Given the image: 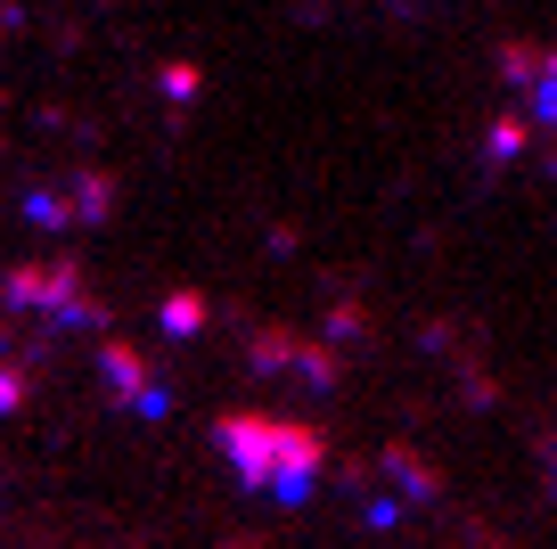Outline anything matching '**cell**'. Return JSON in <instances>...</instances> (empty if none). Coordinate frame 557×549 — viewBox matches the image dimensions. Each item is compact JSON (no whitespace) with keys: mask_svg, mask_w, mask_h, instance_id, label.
Masks as SVG:
<instances>
[{"mask_svg":"<svg viewBox=\"0 0 557 549\" xmlns=\"http://www.w3.org/2000/svg\"><path fill=\"white\" fill-rule=\"evenodd\" d=\"M99 369H107V394H115L132 418H164V411H173V386L148 369V353H132V344H99Z\"/></svg>","mask_w":557,"mask_h":549,"instance_id":"3957f363","label":"cell"},{"mask_svg":"<svg viewBox=\"0 0 557 549\" xmlns=\"http://www.w3.org/2000/svg\"><path fill=\"white\" fill-rule=\"evenodd\" d=\"M164 320H173V328H181V337H189V328H197V320H206V304H197V295H173V304H164Z\"/></svg>","mask_w":557,"mask_h":549,"instance_id":"52a82bcc","label":"cell"},{"mask_svg":"<svg viewBox=\"0 0 557 549\" xmlns=\"http://www.w3.org/2000/svg\"><path fill=\"white\" fill-rule=\"evenodd\" d=\"M107 206H115V181H107V172H83L74 190H41V197H25V213H34L41 230H83V222H99Z\"/></svg>","mask_w":557,"mask_h":549,"instance_id":"277c9868","label":"cell"},{"mask_svg":"<svg viewBox=\"0 0 557 549\" xmlns=\"http://www.w3.org/2000/svg\"><path fill=\"white\" fill-rule=\"evenodd\" d=\"M25 402V361H0V418Z\"/></svg>","mask_w":557,"mask_h":549,"instance_id":"8992f818","label":"cell"},{"mask_svg":"<svg viewBox=\"0 0 557 549\" xmlns=\"http://www.w3.org/2000/svg\"><path fill=\"white\" fill-rule=\"evenodd\" d=\"M9 17H17V9H9V0H0V25H9Z\"/></svg>","mask_w":557,"mask_h":549,"instance_id":"ba28073f","label":"cell"},{"mask_svg":"<svg viewBox=\"0 0 557 549\" xmlns=\"http://www.w3.org/2000/svg\"><path fill=\"white\" fill-rule=\"evenodd\" d=\"M500 66H508V83L533 99V123L557 139V50H500Z\"/></svg>","mask_w":557,"mask_h":549,"instance_id":"5b68a950","label":"cell"},{"mask_svg":"<svg viewBox=\"0 0 557 549\" xmlns=\"http://www.w3.org/2000/svg\"><path fill=\"white\" fill-rule=\"evenodd\" d=\"M9 304L50 312V328H90L99 320V304H90V288H83L74 263H25V271H9Z\"/></svg>","mask_w":557,"mask_h":549,"instance_id":"7a4b0ae2","label":"cell"},{"mask_svg":"<svg viewBox=\"0 0 557 549\" xmlns=\"http://www.w3.org/2000/svg\"><path fill=\"white\" fill-rule=\"evenodd\" d=\"M222 460L238 467L255 492H271V500H304L320 484V467H329V443H320V427H304V418H262V411H246V418H222Z\"/></svg>","mask_w":557,"mask_h":549,"instance_id":"6da1fadb","label":"cell"}]
</instances>
